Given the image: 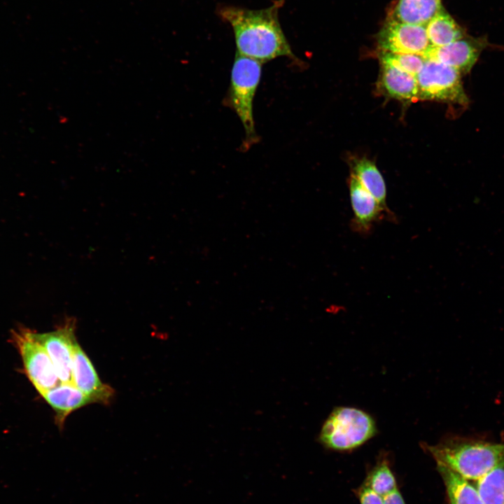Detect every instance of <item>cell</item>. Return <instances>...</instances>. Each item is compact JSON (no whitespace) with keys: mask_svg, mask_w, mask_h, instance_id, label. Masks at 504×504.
Masks as SVG:
<instances>
[{"mask_svg":"<svg viewBox=\"0 0 504 504\" xmlns=\"http://www.w3.org/2000/svg\"><path fill=\"white\" fill-rule=\"evenodd\" d=\"M442 0H399L391 18L396 21L426 25L442 8Z\"/></svg>","mask_w":504,"mask_h":504,"instance_id":"14","label":"cell"},{"mask_svg":"<svg viewBox=\"0 0 504 504\" xmlns=\"http://www.w3.org/2000/svg\"><path fill=\"white\" fill-rule=\"evenodd\" d=\"M449 504H484L476 486L470 480L442 465H437Z\"/></svg>","mask_w":504,"mask_h":504,"instance_id":"16","label":"cell"},{"mask_svg":"<svg viewBox=\"0 0 504 504\" xmlns=\"http://www.w3.org/2000/svg\"><path fill=\"white\" fill-rule=\"evenodd\" d=\"M75 322L69 319L57 330L36 333V340L49 355L59 381L62 383L72 382V362L75 335Z\"/></svg>","mask_w":504,"mask_h":504,"instance_id":"8","label":"cell"},{"mask_svg":"<svg viewBox=\"0 0 504 504\" xmlns=\"http://www.w3.org/2000/svg\"><path fill=\"white\" fill-rule=\"evenodd\" d=\"M380 64L381 71L377 88L382 94L400 101L418 99L416 76L393 66Z\"/></svg>","mask_w":504,"mask_h":504,"instance_id":"13","label":"cell"},{"mask_svg":"<svg viewBox=\"0 0 504 504\" xmlns=\"http://www.w3.org/2000/svg\"><path fill=\"white\" fill-rule=\"evenodd\" d=\"M476 482L484 504H504V460Z\"/></svg>","mask_w":504,"mask_h":504,"instance_id":"18","label":"cell"},{"mask_svg":"<svg viewBox=\"0 0 504 504\" xmlns=\"http://www.w3.org/2000/svg\"><path fill=\"white\" fill-rule=\"evenodd\" d=\"M374 419L357 408H335L325 421L320 442L326 447L336 451L351 450L362 445L374 435Z\"/></svg>","mask_w":504,"mask_h":504,"instance_id":"3","label":"cell"},{"mask_svg":"<svg viewBox=\"0 0 504 504\" xmlns=\"http://www.w3.org/2000/svg\"><path fill=\"white\" fill-rule=\"evenodd\" d=\"M486 46L485 39L466 35L448 45L430 47L424 57L454 68L462 75L470 71Z\"/></svg>","mask_w":504,"mask_h":504,"instance_id":"10","label":"cell"},{"mask_svg":"<svg viewBox=\"0 0 504 504\" xmlns=\"http://www.w3.org/2000/svg\"><path fill=\"white\" fill-rule=\"evenodd\" d=\"M379 51L424 54L431 47L426 25L407 24L389 17L377 36Z\"/></svg>","mask_w":504,"mask_h":504,"instance_id":"7","label":"cell"},{"mask_svg":"<svg viewBox=\"0 0 504 504\" xmlns=\"http://www.w3.org/2000/svg\"><path fill=\"white\" fill-rule=\"evenodd\" d=\"M351 174L378 201L386 210V189L384 178L374 162L365 158H353L350 163Z\"/></svg>","mask_w":504,"mask_h":504,"instance_id":"15","label":"cell"},{"mask_svg":"<svg viewBox=\"0 0 504 504\" xmlns=\"http://www.w3.org/2000/svg\"><path fill=\"white\" fill-rule=\"evenodd\" d=\"M365 484L382 496L397 489L395 477L386 461L371 471Z\"/></svg>","mask_w":504,"mask_h":504,"instance_id":"20","label":"cell"},{"mask_svg":"<svg viewBox=\"0 0 504 504\" xmlns=\"http://www.w3.org/2000/svg\"><path fill=\"white\" fill-rule=\"evenodd\" d=\"M418 99L437 101L465 106L468 99L461 82V74L454 68L426 59L416 76Z\"/></svg>","mask_w":504,"mask_h":504,"instance_id":"6","label":"cell"},{"mask_svg":"<svg viewBox=\"0 0 504 504\" xmlns=\"http://www.w3.org/2000/svg\"><path fill=\"white\" fill-rule=\"evenodd\" d=\"M72 382L94 402L107 403L113 394L112 388L102 382L92 362L77 341L73 351Z\"/></svg>","mask_w":504,"mask_h":504,"instance_id":"11","label":"cell"},{"mask_svg":"<svg viewBox=\"0 0 504 504\" xmlns=\"http://www.w3.org/2000/svg\"><path fill=\"white\" fill-rule=\"evenodd\" d=\"M349 189L354 214L351 225L354 231L367 235L375 223L383 218L392 220L395 218L393 213L384 209L353 174L349 178Z\"/></svg>","mask_w":504,"mask_h":504,"instance_id":"9","label":"cell"},{"mask_svg":"<svg viewBox=\"0 0 504 504\" xmlns=\"http://www.w3.org/2000/svg\"><path fill=\"white\" fill-rule=\"evenodd\" d=\"M284 2L277 0L260 10L235 6L218 9L220 18L233 29L237 53L262 64L279 57L297 59L279 20V10Z\"/></svg>","mask_w":504,"mask_h":504,"instance_id":"1","label":"cell"},{"mask_svg":"<svg viewBox=\"0 0 504 504\" xmlns=\"http://www.w3.org/2000/svg\"><path fill=\"white\" fill-rule=\"evenodd\" d=\"M426 29L431 47L446 46L466 36L443 7L426 24Z\"/></svg>","mask_w":504,"mask_h":504,"instance_id":"17","label":"cell"},{"mask_svg":"<svg viewBox=\"0 0 504 504\" xmlns=\"http://www.w3.org/2000/svg\"><path fill=\"white\" fill-rule=\"evenodd\" d=\"M262 74V63L236 53L229 90V104L244 127L246 141H256L253 101Z\"/></svg>","mask_w":504,"mask_h":504,"instance_id":"4","label":"cell"},{"mask_svg":"<svg viewBox=\"0 0 504 504\" xmlns=\"http://www.w3.org/2000/svg\"><path fill=\"white\" fill-rule=\"evenodd\" d=\"M382 497L384 504H406L398 488Z\"/></svg>","mask_w":504,"mask_h":504,"instance_id":"22","label":"cell"},{"mask_svg":"<svg viewBox=\"0 0 504 504\" xmlns=\"http://www.w3.org/2000/svg\"><path fill=\"white\" fill-rule=\"evenodd\" d=\"M437 465L470 481H477L504 460V442L481 438L449 435L435 445L424 444Z\"/></svg>","mask_w":504,"mask_h":504,"instance_id":"2","label":"cell"},{"mask_svg":"<svg viewBox=\"0 0 504 504\" xmlns=\"http://www.w3.org/2000/svg\"><path fill=\"white\" fill-rule=\"evenodd\" d=\"M55 412V421L59 428L66 418L74 411L90 403L94 400L69 383H60L41 395Z\"/></svg>","mask_w":504,"mask_h":504,"instance_id":"12","label":"cell"},{"mask_svg":"<svg viewBox=\"0 0 504 504\" xmlns=\"http://www.w3.org/2000/svg\"><path fill=\"white\" fill-rule=\"evenodd\" d=\"M380 63L386 64L403 71L416 76L421 70L426 58L417 54L393 53L379 51Z\"/></svg>","mask_w":504,"mask_h":504,"instance_id":"19","label":"cell"},{"mask_svg":"<svg viewBox=\"0 0 504 504\" xmlns=\"http://www.w3.org/2000/svg\"><path fill=\"white\" fill-rule=\"evenodd\" d=\"M10 338L21 356L27 377L41 395L61 383L49 355L36 340L34 331L20 326L11 331Z\"/></svg>","mask_w":504,"mask_h":504,"instance_id":"5","label":"cell"},{"mask_svg":"<svg viewBox=\"0 0 504 504\" xmlns=\"http://www.w3.org/2000/svg\"><path fill=\"white\" fill-rule=\"evenodd\" d=\"M360 504H384L383 497L364 484L358 491Z\"/></svg>","mask_w":504,"mask_h":504,"instance_id":"21","label":"cell"}]
</instances>
